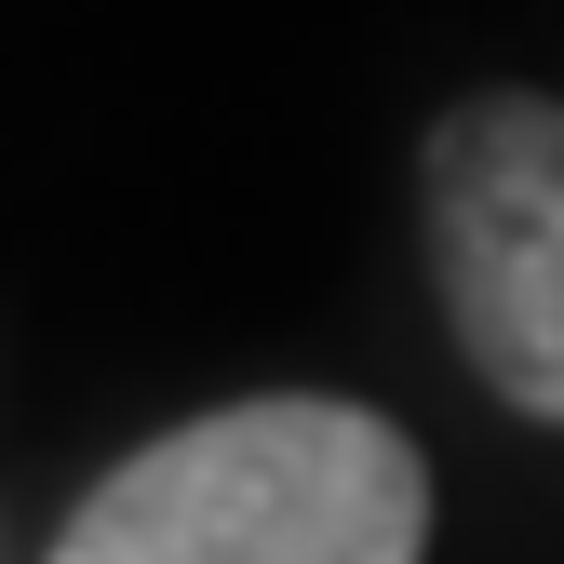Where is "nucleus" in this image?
I'll list each match as a JSON object with an SVG mask.
<instances>
[{"label": "nucleus", "mask_w": 564, "mask_h": 564, "mask_svg": "<svg viewBox=\"0 0 564 564\" xmlns=\"http://www.w3.org/2000/svg\"><path fill=\"white\" fill-rule=\"evenodd\" d=\"M431 551V457L377 403L256 390L95 470L41 564H416Z\"/></svg>", "instance_id": "nucleus-1"}, {"label": "nucleus", "mask_w": 564, "mask_h": 564, "mask_svg": "<svg viewBox=\"0 0 564 564\" xmlns=\"http://www.w3.org/2000/svg\"><path fill=\"white\" fill-rule=\"evenodd\" d=\"M416 242L470 377L564 431V95H457L416 149Z\"/></svg>", "instance_id": "nucleus-2"}]
</instances>
